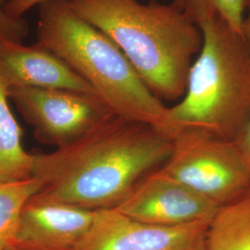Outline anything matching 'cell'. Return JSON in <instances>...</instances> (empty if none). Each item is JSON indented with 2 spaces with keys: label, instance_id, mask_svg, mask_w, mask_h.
<instances>
[{
  "label": "cell",
  "instance_id": "1",
  "mask_svg": "<svg viewBox=\"0 0 250 250\" xmlns=\"http://www.w3.org/2000/svg\"><path fill=\"white\" fill-rule=\"evenodd\" d=\"M171 148V140L151 125L110 117L72 143L35 155L33 177L41 188L29 202L115 208Z\"/></svg>",
  "mask_w": 250,
  "mask_h": 250
},
{
  "label": "cell",
  "instance_id": "2",
  "mask_svg": "<svg viewBox=\"0 0 250 250\" xmlns=\"http://www.w3.org/2000/svg\"><path fill=\"white\" fill-rule=\"evenodd\" d=\"M71 9L108 36L133 65L152 94L175 101L184 98L202 33L173 2L68 0Z\"/></svg>",
  "mask_w": 250,
  "mask_h": 250
},
{
  "label": "cell",
  "instance_id": "3",
  "mask_svg": "<svg viewBox=\"0 0 250 250\" xmlns=\"http://www.w3.org/2000/svg\"><path fill=\"white\" fill-rule=\"evenodd\" d=\"M189 17L199 27L203 45L184 98L168 107L159 132L170 140L197 130L233 141L250 118V49L214 9H198Z\"/></svg>",
  "mask_w": 250,
  "mask_h": 250
},
{
  "label": "cell",
  "instance_id": "4",
  "mask_svg": "<svg viewBox=\"0 0 250 250\" xmlns=\"http://www.w3.org/2000/svg\"><path fill=\"white\" fill-rule=\"evenodd\" d=\"M38 7L37 43L86 81L116 116L160 131L168 107L145 85L120 47L80 18L68 0H49Z\"/></svg>",
  "mask_w": 250,
  "mask_h": 250
},
{
  "label": "cell",
  "instance_id": "5",
  "mask_svg": "<svg viewBox=\"0 0 250 250\" xmlns=\"http://www.w3.org/2000/svg\"><path fill=\"white\" fill-rule=\"evenodd\" d=\"M170 156L159 170L224 207L250 192V172L234 141L197 130L171 138Z\"/></svg>",
  "mask_w": 250,
  "mask_h": 250
},
{
  "label": "cell",
  "instance_id": "6",
  "mask_svg": "<svg viewBox=\"0 0 250 250\" xmlns=\"http://www.w3.org/2000/svg\"><path fill=\"white\" fill-rule=\"evenodd\" d=\"M9 99L41 143L64 146L115 114L96 94L65 89L11 87Z\"/></svg>",
  "mask_w": 250,
  "mask_h": 250
},
{
  "label": "cell",
  "instance_id": "7",
  "mask_svg": "<svg viewBox=\"0 0 250 250\" xmlns=\"http://www.w3.org/2000/svg\"><path fill=\"white\" fill-rule=\"evenodd\" d=\"M209 224L163 226L136 221L115 208L101 209L72 250H206Z\"/></svg>",
  "mask_w": 250,
  "mask_h": 250
},
{
  "label": "cell",
  "instance_id": "8",
  "mask_svg": "<svg viewBox=\"0 0 250 250\" xmlns=\"http://www.w3.org/2000/svg\"><path fill=\"white\" fill-rule=\"evenodd\" d=\"M115 209L139 222L177 226L211 223L220 207L157 169L141 179Z\"/></svg>",
  "mask_w": 250,
  "mask_h": 250
},
{
  "label": "cell",
  "instance_id": "9",
  "mask_svg": "<svg viewBox=\"0 0 250 250\" xmlns=\"http://www.w3.org/2000/svg\"><path fill=\"white\" fill-rule=\"evenodd\" d=\"M0 81L7 90L36 87L96 94L67 63L37 42L27 46L22 42L0 41Z\"/></svg>",
  "mask_w": 250,
  "mask_h": 250
},
{
  "label": "cell",
  "instance_id": "10",
  "mask_svg": "<svg viewBox=\"0 0 250 250\" xmlns=\"http://www.w3.org/2000/svg\"><path fill=\"white\" fill-rule=\"evenodd\" d=\"M96 211L74 206L28 202L13 239L16 250H72L86 232Z\"/></svg>",
  "mask_w": 250,
  "mask_h": 250
},
{
  "label": "cell",
  "instance_id": "11",
  "mask_svg": "<svg viewBox=\"0 0 250 250\" xmlns=\"http://www.w3.org/2000/svg\"><path fill=\"white\" fill-rule=\"evenodd\" d=\"M8 90L0 81V183L33 177L35 155L22 146V130L9 105Z\"/></svg>",
  "mask_w": 250,
  "mask_h": 250
},
{
  "label": "cell",
  "instance_id": "12",
  "mask_svg": "<svg viewBox=\"0 0 250 250\" xmlns=\"http://www.w3.org/2000/svg\"><path fill=\"white\" fill-rule=\"evenodd\" d=\"M206 250H250V192L220 208L208 226Z\"/></svg>",
  "mask_w": 250,
  "mask_h": 250
},
{
  "label": "cell",
  "instance_id": "13",
  "mask_svg": "<svg viewBox=\"0 0 250 250\" xmlns=\"http://www.w3.org/2000/svg\"><path fill=\"white\" fill-rule=\"evenodd\" d=\"M41 188L36 177L0 183V249L13 239L22 209Z\"/></svg>",
  "mask_w": 250,
  "mask_h": 250
},
{
  "label": "cell",
  "instance_id": "14",
  "mask_svg": "<svg viewBox=\"0 0 250 250\" xmlns=\"http://www.w3.org/2000/svg\"><path fill=\"white\" fill-rule=\"evenodd\" d=\"M248 0H184V9L209 6L232 28L243 36L244 12Z\"/></svg>",
  "mask_w": 250,
  "mask_h": 250
},
{
  "label": "cell",
  "instance_id": "15",
  "mask_svg": "<svg viewBox=\"0 0 250 250\" xmlns=\"http://www.w3.org/2000/svg\"><path fill=\"white\" fill-rule=\"evenodd\" d=\"M29 34V24L24 18H13L0 6V41L22 42Z\"/></svg>",
  "mask_w": 250,
  "mask_h": 250
},
{
  "label": "cell",
  "instance_id": "16",
  "mask_svg": "<svg viewBox=\"0 0 250 250\" xmlns=\"http://www.w3.org/2000/svg\"><path fill=\"white\" fill-rule=\"evenodd\" d=\"M47 1L49 0H8L4 9L13 18H23V15L28 10Z\"/></svg>",
  "mask_w": 250,
  "mask_h": 250
},
{
  "label": "cell",
  "instance_id": "17",
  "mask_svg": "<svg viewBox=\"0 0 250 250\" xmlns=\"http://www.w3.org/2000/svg\"><path fill=\"white\" fill-rule=\"evenodd\" d=\"M233 141L236 144L250 172V118Z\"/></svg>",
  "mask_w": 250,
  "mask_h": 250
},
{
  "label": "cell",
  "instance_id": "18",
  "mask_svg": "<svg viewBox=\"0 0 250 250\" xmlns=\"http://www.w3.org/2000/svg\"><path fill=\"white\" fill-rule=\"evenodd\" d=\"M247 9H248V16L244 19L243 21V36L246 40V43L250 49V0L247 1Z\"/></svg>",
  "mask_w": 250,
  "mask_h": 250
},
{
  "label": "cell",
  "instance_id": "19",
  "mask_svg": "<svg viewBox=\"0 0 250 250\" xmlns=\"http://www.w3.org/2000/svg\"><path fill=\"white\" fill-rule=\"evenodd\" d=\"M173 3L176 4L181 9H184V0H173Z\"/></svg>",
  "mask_w": 250,
  "mask_h": 250
},
{
  "label": "cell",
  "instance_id": "20",
  "mask_svg": "<svg viewBox=\"0 0 250 250\" xmlns=\"http://www.w3.org/2000/svg\"><path fill=\"white\" fill-rule=\"evenodd\" d=\"M8 2V0H0V6H5V4Z\"/></svg>",
  "mask_w": 250,
  "mask_h": 250
},
{
  "label": "cell",
  "instance_id": "21",
  "mask_svg": "<svg viewBox=\"0 0 250 250\" xmlns=\"http://www.w3.org/2000/svg\"><path fill=\"white\" fill-rule=\"evenodd\" d=\"M13 250V249H10V248H5L4 250Z\"/></svg>",
  "mask_w": 250,
  "mask_h": 250
},
{
  "label": "cell",
  "instance_id": "22",
  "mask_svg": "<svg viewBox=\"0 0 250 250\" xmlns=\"http://www.w3.org/2000/svg\"><path fill=\"white\" fill-rule=\"evenodd\" d=\"M0 250H3V249H0Z\"/></svg>",
  "mask_w": 250,
  "mask_h": 250
}]
</instances>
